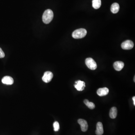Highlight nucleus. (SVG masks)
Returning a JSON list of instances; mask_svg holds the SVG:
<instances>
[{
    "instance_id": "f257e3e1",
    "label": "nucleus",
    "mask_w": 135,
    "mask_h": 135,
    "mask_svg": "<svg viewBox=\"0 0 135 135\" xmlns=\"http://www.w3.org/2000/svg\"><path fill=\"white\" fill-rule=\"evenodd\" d=\"M54 14L52 10L48 9L44 11L42 15V21L44 23H49L53 19Z\"/></svg>"
},
{
    "instance_id": "f03ea898",
    "label": "nucleus",
    "mask_w": 135,
    "mask_h": 135,
    "mask_svg": "<svg viewBox=\"0 0 135 135\" xmlns=\"http://www.w3.org/2000/svg\"><path fill=\"white\" fill-rule=\"evenodd\" d=\"M86 30L85 29L81 28L78 29L73 32L72 36L74 39H81L84 38L86 35Z\"/></svg>"
},
{
    "instance_id": "7ed1b4c3",
    "label": "nucleus",
    "mask_w": 135,
    "mask_h": 135,
    "mask_svg": "<svg viewBox=\"0 0 135 135\" xmlns=\"http://www.w3.org/2000/svg\"><path fill=\"white\" fill-rule=\"evenodd\" d=\"M85 63L87 67L91 70H95L97 67L96 62L92 58H87L85 60Z\"/></svg>"
},
{
    "instance_id": "20e7f679",
    "label": "nucleus",
    "mask_w": 135,
    "mask_h": 135,
    "mask_svg": "<svg viewBox=\"0 0 135 135\" xmlns=\"http://www.w3.org/2000/svg\"><path fill=\"white\" fill-rule=\"evenodd\" d=\"M134 46V43L132 40H126L123 42L121 44V47L122 49L124 50H130L133 48Z\"/></svg>"
},
{
    "instance_id": "39448f33",
    "label": "nucleus",
    "mask_w": 135,
    "mask_h": 135,
    "mask_svg": "<svg viewBox=\"0 0 135 135\" xmlns=\"http://www.w3.org/2000/svg\"><path fill=\"white\" fill-rule=\"evenodd\" d=\"M53 74L52 72L50 71H46L45 72L42 76V80L43 81L46 83L50 82L52 79Z\"/></svg>"
},
{
    "instance_id": "423d86ee",
    "label": "nucleus",
    "mask_w": 135,
    "mask_h": 135,
    "mask_svg": "<svg viewBox=\"0 0 135 135\" xmlns=\"http://www.w3.org/2000/svg\"><path fill=\"white\" fill-rule=\"evenodd\" d=\"M74 86L78 91H83L86 86L85 83L83 81L78 80L75 82Z\"/></svg>"
},
{
    "instance_id": "0eeeda50",
    "label": "nucleus",
    "mask_w": 135,
    "mask_h": 135,
    "mask_svg": "<svg viewBox=\"0 0 135 135\" xmlns=\"http://www.w3.org/2000/svg\"><path fill=\"white\" fill-rule=\"evenodd\" d=\"M78 122L81 126V130L82 131H86L88 127L87 122L83 119H79L78 120Z\"/></svg>"
},
{
    "instance_id": "6e6552de",
    "label": "nucleus",
    "mask_w": 135,
    "mask_h": 135,
    "mask_svg": "<svg viewBox=\"0 0 135 135\" xmlns=\"http://www.w3.org/2000/svg\"><path fill=\"white\" fill-rule=\"evenodd\" d=\"M2 82L3 84L5 85H12L13 84L14 81L12 77L9 76H6L2 79Z\"/></svg>"
},
{
    "instance_id": "1a4fd4ad",
    "label": "nucleus",
    "mask_w": 135,
    "mask_h": 135,
    "mask_svg": "<svg viewBox=\"0 0 135 135\" xmlns=\"http://www.w3.org/2000/svg\"><path fill=\"white\" fill-rule=\"evenodd\" d=\"M109 93V89L107 87L99 88L97 91V94L100 96L107 95Z\"/></svg>"
},
{
    "instance_id": "9d476101",
    "label": "nucleus",
    "mask_w": 135,
    "mask_h": 135,
    "mask_svg": "<svg viewBox=\"0 0 135 135\" xmlns=\"http://www.w3.org/2000/svg\"><path fill=\"white\" fill-rule=\"evenodd\" d=\"M95 133L97 135H102L103 134L104 130L103 124L101 122H98L96 124Z\"/></svg>"
},
{
    "instance_id": "9b49d317",
    "label": "nucleus",
    "mask_w": 135,
    "mask_h": 135,
    "mask_svg": "<svg viewBox=\"0 0 135 135\" xmlns=\"http://www.w3.org/2000/svg\"><path fill=\"white\" fill-rule=\"evenodd\" d=\"M124 66V63L122 62L117 61L114 62L113 67L114 69L117 71H120Z\"/></svg>"
},
{
    "instance_id": "f8f14e48",
    "label": "nucleus",
    "mask_w": 135,
    "mask_h": 135,
    "mask_svg": "<svg viewBox=\"0 0 135 135\" xmlns=\"http://www.w3.org/2000/svg\"><path fill=\"white\" fill-rule=\"evenodd\" d=\"M119 5L117 3H114L112 4L111 6V12L113 14H116L119 12Z\"/></svg>"
},
{
    "instance_id": "ddd939ff",
    "label": "nucleus",
    "mask_w": 135,
    "mask_h": 135,
    "mask_svg": "<svg viewBox=\"0 0 135 135\" xmlns=\"http://www.w3.org/2000/svg\"><path fill=\"white\" fill-rule=\"evenodd\" d=\"M117 110L116 107H112L110 110V113H109V116L110 118L112 119H115L116 118L117 115Z\"/></svg>"
},
{
    "instance_id": "4468645a",
    "label": "nucleus",
    "mask_w": 135,
    "mask_h": 135,
    "mask_svg": "<svg viewBox=\"0 0 135 135\" xmlns=\"http://www.w3.org/2000/svg\"><path fill=\"white\" fill-rule=\"evenodd\" d=\"M101 0H93L92 6L94 9H99L101 7Z\"/></svg>"
},
{
    "instance_id": "2eb2a0df",
    "label": "nucleus",
    "mask_w": 135,
    "mask_h": 135,
    "mask_svg": "<svg viewBox=\"0 0 135 135\" xmlns=\"http://www.w3.org/2000/svg\"><path fill=\"white\" fill-rule=\"evenodd\" d=\"M85 104L90 109H93L95 108V105L92 102H89L88 100L85 99L84 101Z\"/></svg>"
},
{
    "instance_id": "dca6fc26",
    "label": "nucleus",
    "mask_w": 135,
    "mask_h": 135,
    "mask_svg": "<svg viewBox=\"0 0 135 135\" xmlns=\"http://www.w3.org/2000/svg\"><path fill=\"white\" fill-rule=\"evenodd\" d=\"M53 127L54 130L55 131H58L60 129V126L59 123L57 121L54 122L53 123Z\"/></svg>"
},
{
    "instance_id": "f3484780",
    "label": "nucleus",
    "mask_w": 135,
    "mask_h": 135,
    "mask_svg": "<svg viewBox=\"0 0 135 135\" xmlns=\"http://www.w3.org/2000/svg\"><path fill=\"white\" fill-rule=\"evenodd\" d=\"M5 56L4 53L1 48H0V58H4Z\"/></svg>"
},
{
    "instance_id": "a211bd4d",
    "label": "nucleus",
    "mask_w": 135,
    "mask_h": 135,
    "mask_svg": "<svg viewBox=\"0 0 135 135\" xmlns=\"http://www.w3.org/2000/svg\"><path fill=\"white\" fill-rule=\"evenodd\" d=\"M132 99H133V101L134 105H135V96H134L132 98Z\"/></svg>"
},
{
    "instance_id": "6ab92c4d",
    "label": "nucleus",
    "mask_w": 135,
    "mask_h": 135,
    "mask_svg": "<svg viewBox=\"0 0 135 135\" xmlns=\"http://www.w3.org/2000/svg\"><path fill=\"white\" fill-rule=\"evenodd\" d=\"M135 76H134V82H135Z\"/></svg>"
}]
</instances>
